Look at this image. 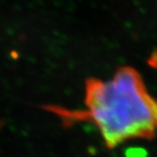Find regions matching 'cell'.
<instances>
[{
  "label": "cell",
  "instance_id": "cell-1",
  "mask_svg": "<svg viewBox=\"0 0 157 157\" xmlns=\"http://www.w3.org/2000/svg\"><path fill=\"white\" fill-rule=\"evenodd\" d=\"M84 111L49 108L64 123L92 122L108 148L131 138L152 139L157 133V99L147 90L141 75L130 66L118 68L114 78H89L85 86Z\"/></svg>",
  "mask_w": 157,
  "mask_h": 157
},
{
  "label": "cell",
  "instance_id": "cell-2",
  "mask_svg": "<svg viewBox=\"0 0 157 157\" xmlns=\"http://www.w3.org/2000/svg\"><path fill=\"white\" fill-rule=\"evenodd\" d=\"M125 157H147V152L141 148H128L125 151Z\"/></svg>",
  "mask_w": 157,
  "mask_h": 157
}]
</instances>
